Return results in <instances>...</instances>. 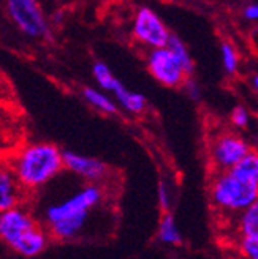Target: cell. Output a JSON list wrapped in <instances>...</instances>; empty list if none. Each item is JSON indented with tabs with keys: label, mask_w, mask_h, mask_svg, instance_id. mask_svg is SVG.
Here are the masks:
<instances>
[{
	"label": "cell",
	"mask_w": 258,
	"mask_h": 259,
	"mask_svg": "<svg viewBox=\"0 0 258 259\" xmlns=\"http://www.w3.org/2000/svg\"><path fill=\"white\" fill-rule=\"evenodd\" d=\"M106 193L103 184L89 182L71 196L46 207L45 223L48 234L60 242L80 239L90 225L92 215L103 207Z\"/></svg>",
	"instance_id": "obj_1"
},
{
	"label": "cell",
	"mask_w": 258,
	"mask_h": 259,
	"mask_svg": "<svg viewBox=\"0 0 258 259\" xmlns=\"http://www.w3.org/2000/svg\"><path fill=\"white\" fill-rule=\"evenodd\" d=\"M211 202L224 213H239L258 199V155L250 150L211 184Z\"/></svg>",
	"instance_id": "obj_2"
},
{
	"label": "cell",
	"mask_w": 258,
	"mask_h": 259,
	"mask_svg": "<svg viewBox=\"0 0 258 259\" xmlns=\"http://www.w3.org/2000/svg\"><path fill=\"white\" fill-rule=\"evenodd\" d=\"M10 167L24 190L42 188L63 169L62 150L51 142L27 144L15 155Z\"/></svg>",
	"instance_id": "obj_3"
},
{
	"label": "cell",
	"mask_w": 258,
	"mask_h": 259,
	"mask_svg": "<svg viewBox=\"0 0 258 259\" xmlns=\"http://www.w3.org/2000/svg\"><path fill=\"white\" fill-rule=\"evenodd\" d=\"M0 239L25 257L42 254L49 243L48 231L21 204L0 212Z\"/></svg>",
	"instance_id": "obj_4"
},
{
	"label": "cell",
	"mask_w": 258,
	"mask_h": 259,
	"mask_svg": "<svg viewBox=\"0 0 258 259\" xmlns=\"http://www.w3.org/2000/svg\"><path fill=\"white\" fill-rule=\"evenodd\" d=\"M7 11L16 27L30 38L48 35L49 25L38 0H7Z\"/></svg>",
	"instance_id": "obj_5"
},
{
	"label": "cell",
	"mask_w": 258,
	"mask_h": 259,
	"mask_svg": "<svg viewBox=\"0 0 258 259\" xmlns=\"http://www.w3.org/2000/svg\"><path fill=\"white\" fill-rule=\"evenodd\" d=\"M250 150V144L242 136L235 133H222L211 142L209 155L212 164L218 171H227L246 157Z\"/></svg>",
	"instance_id": "obj_6"
},
{
	"label": "cell",
	"mask_w": 258,
	"mask_h": 259,
	"mask_svg": "<svg viewBox=\"0 0 258 259\" xmlns=\"http://www.w3.org/2000/svg\"><path fill=\"white\" fill-rule=\"evenodd\" d=\"M148 68L149 73L166 87H180L186 76H189L166 46L151 49L148 54Z\"/></svg>",
	"instance_id": "obj_7"
},
{
	"label": "cell",
	"mask_w": 258,
	"mask_h": 259,
	"mask_svg": "<svg viewBox=\"0 0 258 259\" xmlns=\"http://www.w3.org/2000/svg\"><path fill=\"white\" fill-rule=\"evenodd\" d=\"M133 35L139 43L152 49L165 46L170 32L156 11L148 7H141L133 19Z\"/></svg>",
	"instance_id": "obj_8"
},
{
	"label": "cell",
	"mask_w": 258,
	"mask_h": 259,
	"mask_svg": "<svg viewBox=\"0 0 258 259\" xmlns=\"http://www.w3.org/2000/svg\"><path fill=\"white\" fill-rule=\"evenodd\" d=\"M63 167H67L73 174L86 179L92 184H103L109 176V167L106 163H103L94 157H84L81 153L71 150H62Z\"/></svg>",
	"instance_id": "obj_9"
},
{
	"label": "cell",
	"mask_w": 258,
	"mask_h": 259,
	"mask_svg": "<svg viewBox=\"0 0 258 259\" xmlns=\"http://www.w3.org/2000/svg\"><path fill=\"white\" fill-rule=\"evenodd\" d=\"M24 191L11 167L0 164V212L19 205L24 199Z\"/></svg>",
	"instance_id": "obj_10"
},
{
	"label": "cell",
	"mask_w": 258,
	"mask_h": 259,
	"mask_svg": "<svg viewBox=\"0 0 258 259\" xmlns=\"http://www.w3.org/2000/svg\"><path fill=\"white\" fill-rule=\"evenodd\" d=\"M108 92H113L116 95V98H118L119 105L127 109L128 112L132 114H141L146 106H148V101H146V97L141 95V94H136V92H132V90H128L118 77L114 79V82L111 84L109 90Z\"/></svg>",
	"instance_id": "obj_11"
},
{
	"label": "cell",
	"mask_w": 258,
	"mask_h": 259,
	"mask_svg": "<svg viewBox=\"0 0 258 259\" xmlns=\"http://www.w3.org/2000/svg\"><path fill=\"white\" fill-rule=\"evenodd\" d=\"M239 232L241 239L258 240V204L253 202L239 212Z\"/></svg>",
	"instance_id": "obj_12"
},
{
	"label": "cell",
	"mask_w": 258,
	"mask_h": 259,
	"mask_svg": "<svg viewBox=\"0 0 258 259\" xmlns=\"http://www.w3.org/2000/svg\"><path fill=\"white\" fill-rule=\"evenodd\" d=\"M83 97L86 98V101L89 103L90 106L98 109L103 114H116L118 112V105L106 95L100 92V90L94 89V87H84L83 89Z\"/></svg>",
	"instance_id": "obj_13"
},
{
	"label": "cell",
	"mask_w": 258,
	"mask_h": 259,
	"mask_svg": "<svg viewBox=\"0 0 258 259\" xmlns=\"http://www.w3.org/2000/svg\"><path fill=\"white\" fill-rule=\"evenodd\" d=\"M165 46L168 48V49L171 51V53L174 54V57L179 60L180 67L184 68L186 74H192V73H193V60H192V57H190V53H189L187 46L182 43V40H180L179 36L170 33L168 41H166Z\"/></svg>",
	"instance_id": "obj_14"
},
{
	"label": "cell",
	"mask_w": 258,
	"mask_h": 259,
	"mask_svg": "<svg viewBox=\"0 0 258 259\" xmlns=\"http://www.w3.org/2000/svg\"><path fill=\"white\" fill-rule=\"evenodd\" d=\"M159 239L166 245H180L182 243V236L174 223V218L170 212H166L159 226Z\"/></svg>",
	"instance_id": "obj_15"
},
{
	"label": "cell",
	"mask_w": 258,
	"mask_h": 259,
	"mask_svg": "<svg viewBox=\"0 0 258 259\" xmlns=\"http://www.w3.org/2000/svg\"><path fill=\"white\" fill-rule=\"evenodd\" d=\"M222 62H224V68L228 74H235L238 71L239 56L231 43H222Z\"/></svg>",
	"instance_id": "obj_16"
},
{
	"label": "cell",
	"mask_w": 258,
	"mask_h": 259,
	"mask_svg": "<svg viewBox=\"0 0 258 259\" xmlns=\"http://www.w3.org/2000/svg\"><path fill=\"white\" fill-rule=\"evenodd\" d=\"M250 120V114L246 106H236L231 112V123L239 128H246Z\"/></svg>",
	"instance_id": "obj_17"
},
{
	"label": "cell",
	"mask_w": 258,
	"mask_h": 259,
	"mask_svg": "<svg viewBox=\"0 0 258 259\" xmlns=\"http://www.w3.org/2000/svg\"><path fill=\"white\" fill-rule=\"evenodd\" d=\"M239 245H241V251L244 253V256H247L250 259H256L258 257V240L241 239Z\"/></svg>",
	"instance_id": "obj_18"
},
{
	"label": "cell",
	"mask_w": 258,
	"mask_h": 259,
	"mask_svg": "<svg viewBox=\"0 0 258 259\" xmlns=\"http://www.w3.org/2000/svg\"><path fill=\"white\" fill-rule=\"evenodd\" d=\"M184 87V90L187 92V95L192 98V100H200V85H198V82L193 79V77H190V74L189 76H186V79L182 81V84H180Z\"/></svg>",
	"instance_id": "obj_19"
},
{
	"label": "cell",
	"mask_w": 258,
	"mask_h": 259,
	"mask_svg": "<svg viewBox=\"0 0 258 259\" xmlns=\"http://www.w3.org/2000/svg\"><path fill=\"white\" fill-rule=\"evenodd\" d=\"M159 202L165 212L170 210V191L163 182H160V185H159Z\"/></svg>",
	"instance_id": "obj_20"
},
{
	"label": "cell",
	"mask_w": 258,
	"mask_h": 259,
	"mask_svg": "<svg viewBox=\"0 0 258 259\" xmlns=\"http://www.w3.org/2000/svg\"><path fill=\"white\" fill-rule=\"evenodd\" d=\"M10 115L4 108H0V141H4L7 138V130H8V119Z\"/></svg>",
	"instance_id": "obj_21"
},
{
	"label": "cell",
	"mask_w": 258,
	"mask_h": 259,
	"mask_svg": "<svg viewBox=\"0 0 258 259\" xmlns=\"http://www.w3.org/2000/svg\"><path fill=\"white\" fill-rule=\"evenodd\" d=\"M244 18L247 21H256L258 19V7L256 4H250L244 8Z\"/></svg>",
	"instance_id": "obj_22"
},
{
	"label": "cell",
	"mask_w": 258,
	"mask_h": 259,
	"mask_svg": "<svg viewBox=\"0 0 258 259\" xmlns=\"http://www.w3.org/2000/svg\"><path fill=\"white\" fill-rule=\"evenodd\" d=\"M256 82H258V79H256V74L253 76V79H252V85H253V89L256 90Z\"/></svg>",
	"instance_id": "obj_23"
}]
</instances>
